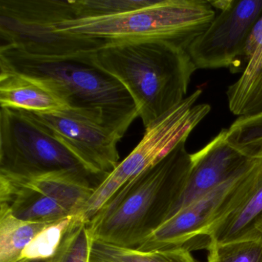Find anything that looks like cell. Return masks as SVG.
<instances>
[{
  "label": "cell",
  "mask_w": 262,
  "mask_h": 262,
  "mask_svg": "<svg viewBox=\"0 0 262 262\" xmlns=\"http://www.w3.org/2000/svg\"><path fill=\"white\" fill-rule=\"evenodd\" d=\"M181 142L119 189L86 223L92 240L137 248L172 214L185 186L191 154Z\"/></svg>",
  "instance_id": "obj_1"
},
{
  "label": "cell",
  "mask_w": 262,
  "mask_h": 262,
  "mask_svg": "<svg viewBox=\"0 0 262 262\" xmlns=\"http://www.w3.org/2000/svg\"><path fill=\"white\" fill-rule=\"evenodd\" d=\"M93 63L126 89L145 128L183 102L197 70L188 50L162 39L108 43Z\"/></svg>",
  "instance_id": "obj_2"
},
{
  "label": "cell",
  "mask_w": 262,
  "mask_h": 262,
  "mask_svg": "<svg viewBox=\"0 0 262 262\" xmlns=\"http://www.w3.org/2000/svg\"><path fill=\"white\" fill-rule=\"evenodd\" d=\"M93 56L53 59L0 47V65L51 81L72 108L99 115L108 127L124 136L139 117L136 104L120 82L93 63Z\"/></svg>",
  "instance_id": "obj_3"
},
{
  "label": "cell",
  "mask_w": 262,
  "mask_h": 262,
  "mask_svg": "<svg viewBox=\"0 0 262 262\" xmlns=\"http://www.w3.org/2000/svg\"><path fill=\"white\" fill-rule=\"evenodd\" d=\"M215 16L210 1L153 0L147 7L116 16L70 19L58 24V30L108 43L162 39L188 50Z\"/></svg>",
  "instance_id": "obj_4"
},
{
  "label": "cell",
  "mask_w": 262,
  "mask_h": 262,
  "mask_svg": "<svg viewBox=\"0 0 262 262\" xmlns=\"http://www.w3.org/2000/svg\"><path fill=\"white\" fill-rule=\"evenodd\" d=\"M74 18L70 0H0L1 47L53 59L92 57L108 42L59 31L58 24Z\"/></svg>",
  "instance_id": "obj_5"
},
{
  "label": "cell",
  "mask_w": 262,
  "mask_h": 262,
  "mask_svg": "<svg viewBox=\"0 0 262 262\" xmlns=\"http://www.w3.org/2000/svg\"><path fill=\"white\" fill-rule=\"evenodd\" d=\"M202 93V90L198 89L176 108L145 128L137 146L95 188L79 214L83 222L88 223L124 185L187 140L190 133L211 111L208 104L195 105Z\"/></svg>",
  "instance_id": "obj_6"
},
{
  "label": "cell",
  "mask_w": 262,
  "mask_h": 262,
  "mask_svg": "<svg viewBox=\"0 0 262 262\" xmlns=\"http://www.w3.org/2000/svg\"><path fill=\"white\" fill-rule=\"evenodd\" d=\"M63 170L93 177L67 147L27 112L1 108L0 174L29 178Z\"/></svg>",
  "instance_id": "obj_7"
},
{
  "label": "cell",
  "mask_w": 262,
  "mask_h": 262,
  "mask_svg": "<svg viewBox=\"0 0 262 262\" xmlns=\"http://www.w3.org/2000/svg\"><path fill=\"white\" fill-rule=\"evenodd\" d=\"M27 113L67 147L93 177L103 180L119 163L117 146L123 136L99 115L75 108L49 114Z\"/></svg>",
  "instance_id": "obj_8"
},
{
  "label": "cell",
  "mask_w": 262,
  "mask_h": 262,
  "mask_svg": "<svg viewBox=\"0 0 262 262\" xmlns=\"http://www.w3.org/2000/svg\"><path fill=\"white\" fill-rule=\"evenodd\" d=\"M220 13L188 47L196 68H230L243 54L253 27L262 16V0L210 1Z\"/></svg>",
  "instance_id": "obj_9"
},
{
  "label": "cell",
  "mask_w": 262,
  "mask_h": 262,
  "mask_svg": "<svg viewBox=\"0 0 262 262\" xmlns=\"http://www.w3.org/2000/svg\"><path fill=\"white\" fill-rule=\"evenodd\" d=\"M248 170L176 211L138 249L158 251L188 247L191 240L207 236L212 225L235 205L243 191Z\"/></svg>",
  "instance_id": "obj_10"
},
{
  "label": "cell",
  "mask_w": 262,
  "mask_h": 262,
  "mask_svg": "<svg viewBox=\"0 0 262 262\" xmlns=\"http://www.w3.org/2000/svg\"><path fill=\"white\" fill-rule=\"evenodd\" d=\"M255 160L245 157L231 146L227 142L226 129H222L200 151L191 154V168L171 215L243 174Z\"/></svg>",
  "instance_id": "obj_11"
},
{
  "label": "cell",
  "mask_w": 262,
  "mask_h": 262,
  "mask_svg": "<svg viewBox=\"0 0 262 262\" xmlns=\"http://www.w3.org/2000/svg\"><path fill=\"white\" fill-rule=\"evenodd\" d=\"M209 242L217 244L262 239V159L248 171L242 195L208 231Z\"/></svg>",
  "instance_id": "obj_12"
},
{
  "label": "cell",
  "mask_w": 262,
  "mask_h": 262,
  "mask_svg": "<svg viewBox=\"0 0 262 262\" xmlns=\"http://www.w3.org/2000/svg\"><path fill=\"white\" fill-rule=\"evenodd\" d=\"M0 105L36 114L72 108L51 81L28 76L4 65H0Z\"/></svg>",
  "instance_id": "obj_13"
},
{
  "label": "cell",
  "mask_w": 262,
  "mask_h": 262,
  "mask_svg": "<svg viewBox=\"0 0 262 262\" xmlns=\"http://www.w3.org/2000/svg\"><path fill=\"white\" fill-rule=\"evenodd\" d=\"M231 73H242L227 91L230 111L246 116L262 112V16L250 33L243 54Z\"/></svg>",
  "instance_id": "obj_14"
},
{
  "label": "cell",
  "mask_w": 262,
  "mask_h": 262,
  "mask_svg": "<svg viewBox=\"0 0 262 262\" xmlns=\"http://www.w3.org/2000/svg\"><path fill=\"white\" fill-rule=\"evenodd\" d=\"M0 210L35 223H52L73 216L59 202L4 174H0Z\"/></svg>",
  "instance_id": "obj_15"
},
{
  "label": "cell",
  "mask_w": 262,
  "mask_h": 262,
  "mask_svg": "<svg viewBox=\"0 0 262 262\" xmlns=\"http://www.w3.org/2000/svg\"><path fill=\"white\" fill-rule=\"evenodd\" d=\"M13 178L59 202L73 216L81 214L96 188L90 184V179L93 177L69 170L52 171L33 177Z\"/></svg>",
  "instance_id": "obj_16"
},
{
  "label": "cell",
  "mask_w": 262,
  "mask_h": 262,
  "mask_svg": "<svg viewBox=\"0 0 262 262\" xmlns=\"http://www.w3.org/2000/svg\"><path fill=\"white\" fill-rule=\"evenodd\" d=\"M90 262H197L189 247L142 251L92 240Z\"/></svg>",
  "instance_id": "obj_17"
},
{
  "label": "cell",
  "mask_w": 262,
  "mask_h": 262,
  "mask_svg": "<svg viewBox=\"0 0 262 262\" xmlns=\"http://www.w3.org/2000/svg\"><path fill=\"white\" fill-rule=\"evenodd\" d=\"M49 224L24 222L0 210V262L20 260L26 247Z\"/></svg>",
  "instance_id": "obj_18"
},
{
  "label": "cell",
  "mask_w": 262,
  "mask_h": 262,
  "mask_svg": "<svg viewBox=\"0 0 262 262\" xmlns=\"http://www.w3.org/2000/svg\"><path fill=\"white\" fill-rule=\"evenodd\" d=\"M226 139L245 157L262 159V112L237 118L226 129Z\"/></svg>",
  "instance_id": "obj_19"
},
{
  "label": "cell",
  "mask_w": 262,
  "mask_h": 262,
  "mask_svg": "<svg viewBox=\"0 0 262 262\" xmlns=\"http://www.w3.org/2000/svg\"><path fill=\"white\" fill-rule=\"evenodd\" d=\"M76 216L49 224L23 251L22 258L50 259L59 249ZM21 258V259H22Z\"/></svg>",
  "instance_id": "obj_20"
},
{
  "label": "cell",
  "mask_w": 262,
  "mask_h": 262,
  "mask_svg": "<svg viewBox=\"0 0 262 262\" xmlns=\"http://www.w3.org/2000/svg\"><path fill=\"white\" fill-rule=\"evenodd\" d=\"M90 244L86 223L76 216L50 262H90Z\"/></svg>",
  "instance_id": "obj_21"
},
{
  "label": "cell",
  "mask_w": 262,
  "mask_h": 262,
  "mask_svg": "<svg viewBox=\"0 0 262 262\" xmlns=\"http://www.w3.org/2000/svg\"><path fill=\"white\" fill-rule=\"evenodd\" d=\"M74 19L116 16L150 5L153 0H70Z\"/></svg>",
  "instance_id": "obj_22"
},
{
  "label": "cell",
  "mask_w": 262,
  "mask_h": 262,
  "mask_svg": "<svg viewBox=\"0 0 262 262\" xmlns=\"http://www.w3.org/2000/svg\"><path fill=\"white\" fill-rule=\"evenodd\" d=\"M208 262H262V239L217 244L208 242Z\"/></svg>",
  "instance_id": "obj_23"
},
{
  "label": "cell",
  "mask_w": 262,
  "mask_h": 262,
  "mask_svg": "<svg viewBox=\"0 0 262 262\" xmlns=\"http://www.w3.org/2000/svg\"><path fill=\"white\" fill-rule=\"evenodd\" d=\"M50 259H29L22 258L16 262H50Z\"/></svg>",
  "instance_id": "obj_24"
}]
</instances>
